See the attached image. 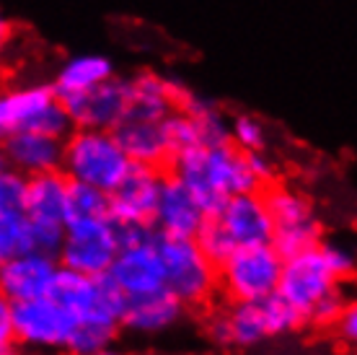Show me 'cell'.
I'll list each match as a JSON object with an SVG mask.
<instances>
[{"label":"cell","instance_id":"cell-4","mask_svg":"<svg viewBox=\"0 0 357 355\" xmlns=\"http://www.w3.org/2000/svg\"><path fill=\"white\" fill-rule=\"evenodd\" d=\"M47 296L70 306L78 314V321H101V324L122 327L125 296L109 280L107 273L104 275H83L70 267L57 265Z\"/></svg>","mask_w":357,"mask_h":355},{"label":"cell","instance_id":"cell-11","mask_svg":"<svg viewBox=\"0 0 357 355\" xmlns=\"http://www.w3.org/2000/svg\"><path fill=\"white\" fill-rule=\"evenodd\" d=\"M213 215L236 247L272 244L275 221L269 215V208L261 192H241V195L225 197V203Z\"/></svg>","mask_w":357,"mask_h":355},{"label":"cell","instance_id":"cell-34","mask_svg":"<svg viewBox=\"0 0 357 355\" xmlns=\"http://www.w3.org/2000/svg\"><path fill=\"white\" fill-rule=\"evenodd\" d=\"M349 298L344 296V288L340 285H334L329 294L321 296L319 301L313 303L311 311H308V324H316V327H331L334 319L340 317V311L344 309V303Z\"/></svg>","mask_w":357,"mask_h":355},{"label":"cell","instance_id":"cell-8","mask_svg":"<svg viewBox=\"0 0 357 355\" xmlns=\"http://www.w3.org/2000/svg\"><path fill=\"white\" fill-rule=\"evenodd\" d=\"M107 275L125 298H137V296L163 291L166 277H163V262L158 247H155V236L119 247Z\"/></svg>","mask_w":357,"mask_h":355},{"label":"cell","instance_id":"cell-3","mask_svg":"<svg viewBox=\"0 0 357 355\" xmlns=\"http://www.w3.org/2000/svg\"><path fill=\"white\" fill-rule=\"evenodd\" d=\"M282 257L272 244L236 247L218 265V288L228 301H259L275 294Z\"/></svg>","mask_w":357,"mask_h":355},{"label":"cell","instance_id":"cell-16","mask_svg":"<svg viewBox=\"0 0 357 355\" xmlns=\"http://www.w3.org/2000/svg\"><path fill=\"white\" fill-rule=\"evenodd\" d=\"M202 174H205L207 184L223 197L241 195V192H261V184L251 174L243 151H238L233 143L205 148Z\"/></svg>","mask_w":357,"mask_h":355},{"label":"cell","instance_id":"cell-14","mask_svg":"<svg viewBox=\"0 0 357 355\" xmlns=\"http://www.w3.org/2000/svg\"><path fill=\"white\" fill-rule=\"evenodd\" d=\"M0 148L6 153L10 169L21 171L24 177L42 174V171H57L63 166V140L34 133V130L8 133L0 140Z\"/></svg>","mask_w":357,"mask_h":355},{"label":"cell","instance_id":"cell-9","mask_svg":"<svg viewBox=\"0 0 357 355\" xmlns=\"http://www.w3.org/2000/svg\"><path fill=\"white\" fill-rule=\"evenodd\" d=\"M57 99L65 104L75 127L114 130L119 122H125L127 115V78L112 75L89 91L65 94Z\"/></svg>","mask_w":357,"mask_h":355},{"label":"cell","instance_id":"cell-41","mask_svg":"<svg viewBox=\"0 0 357 355\" xmlns=\"http://www.w3.org/2000/svg\"><path fill=\"white\" fill-rule=\"evenodd\" d=\"M16 340H13V327L10 319H0V355H10L16 350Z\"/></svg>","mask_w":357,"mask_h":355},{"label":"cell","instance_id":"cell-27","mask_svg":"<svg viewBox=\"0 0 357 355\" xmlns=\"http://www.w3.org/2000/svg\"><path fill=\"white\" fill-rule=\"evenodd\" d=\"M261 303V314H264V324H267V338H287V335H295L308 324L301 311L290 306V303L277 294H269L264 298H259Z\"/></svg>","mask_w":357,"mask_h":355},{"label":"cell","instance_id":"cell-15","mask_svg":"<svg viewBox=\"0 0 357 355\" xmlns=\"http://www.w3.org/2000/svg\"><path fill=\"white\" fill-rule=\"evenodd\" d=\"M184 303L171 294L169 288L155 291L137 298H125V311H122V329L137 332V335H161L166 329L176 327L184 317Z\"/></svg>","mask_w":357,"mask_h":355},{"label":"cell","instance_id":"cell-21","mask_svg":"<svg viewBox=\"0 0 357 355\" xmlns=\"http://www.w3.org/2000/svg\"><path fill=\"white\" fill-rule=\"evenodd\" d=\"M112 75H114V62L109 60L107 55H73L60 65V71L54 73L52 89L57 96L78 94V91L93 89L96 83L112 78Z\"/></svg>","mask_w":357,"mask_h":355},{"label":"cell","instance_id":"cell-5","mask_svg":"<svg viewBox=\"0 0 357 355\" xmlns=\"http://www.w3.org/2000/svg\"><path fill=\"white\" fill-rule=\"evenodd\" d=\"M116 252H119V231L112 215L68 218L57 262L83 275H104Z\"/></svg>","mask_w":357,"mask_h":355},{"label":"cell","instance_id":"cell-38","mask_svg":"<svg viewBox=\"0 0 357 355\" xmlns=\"http://www.w3.org/2000/svg\"><path fill=\"white\" fill-rule=\"evenodd\" d=\"M331 329L337 332L340 342H344L347 347H355V342H357V306L352 298L344 303V309H342L340 317L334 319Z\"/></svg>","mask_w":357,"mask_h":355},{"label":"cell","instance_id":"cell-43","mask_svg":"<svg viewBox=\"0 0 357 355\" xmlns=\"http://www.w3.org/2000/svg\"><path fill=\"white\" fill-rule=\"evenodd\" d=\"M8 166V161H6V153H3V148H0V171Z\"/></svg>","mask_w":357,"mask_h":355},{"label":"cell","instance_id":"cell-26","mask_svg":"<svg viewBox=\"0 0 357 355\" xmlns=\"http://www.w3.org/2000/svg\"><path fill=\"white\" fill-rule=\"evenodd\" d=\"M122 335L119 324H101V321H78L75 332L68 340V353L73 355H101L109 353Z\"/></svg>","mask_w":357,"mask_h":355},{"label":"cell","instance_id":"cell-10","mask_svg":"<svg viewBox=\"0 0 357 355\" xmlns=\"http://www.w3.org/2000/svg\"><path fill=\"white\" fill-rule=\"evenodd\" d=\"M166 169L132 164L125 179L109 192V215L116 223H151Z\"/></svg>","mask_w":357,"mask_h":355},{"label":"cell","instance_id":"cell-12","mask_svg":"<svg viewBox=\"0 0 357 355\" xmlns=\"http://www.w3.org/2000/svg\"><path fill=\"white\" fill-rule=\"evenodd\" d=\"M205 218V210L199 208L197 197L189 192L187 184L166 171L158 200H155V210H153V229L163 236H189V239H195V233L199 231Z\"/></svg>","mask_w":357,"mask_h":355},{"label":"cell","instance_id":"cell-28","mask_svg":"<svg viewBox=\"0 0 357 355\" xmlns=\"http://www.w3.org/2000/svg\"><path fill=\"white\" fill-rule=\"evenodd\" d=\"M324 241V223L316 215L311 221L295 223V226H285V229H275L272 236V247L280 252V257H293L298 252L311 247H319Z\"/></svg>","mask_w":357,"mask_h":355},{"label":"cell","instance_id":"cell-40","mask_svg":"<svg viewBox=\"0 0 357 355\" xmlns=\"http://www.w3.org/2000/svg\"><path fill=\"white\" fill-rule=\"evenodd\" d=\"M205 332H207V338H210V342H213V345H218V347H231L228 321H225V314H223V311H218V314H213V317L207 319Z\"/></svg>","mask_w":357,"mask_h":355},{"label":"cell","instance_id":"cell-29","mask_svg":"<svg viewBox=\"0 0 357 355\" xmlns=\"http://www.w3.org/2000/svg\"><path fill=\"white\" fill-rule=\"evenodd\" d=\"M109 215V192L86 182L70 179L68 184V218H91Z\"/></svg>","mask_w":357,"mask_h":355},{"label":"cell","instance_id":"cell-23","mask_svg":"<svg viewBox=\"0 0 357 355\" xmlns=\"http://www.w3.org/2000/svg\"><path fill=\"white\" fill-rule=\"evenodd\" d=\"M264 195V203L269 208V215L275 221V229H285V226H295V223H303L316 218V208H313L311 197L303 195L301 189L287 184H280V182H272L261 189Z\"/></svg>","mask_w":357,"mask_h":355},{"label":"cell","instance_id":"cell-36","mask_svg":"<svg viewBox=\"0 0 357 355\" xmlns=\"http://www.w3.org/2000/svg\"><path fill=\"white\" fill-rule=\"evenodd\" d=\"M31 231H34V252L57 257V252H60V247H63L65 223L36 221V218H31Z\"/></svg>","mask_w":357,"mask_h":355},{"label":"cell","instance_id":"cell-42","mask_svg":"<svg viewBox=\"0 0 357 355\" xmlns=\"http://www.w3.org/2000/svg\"><path fill=\"white\" fill-rule=\"evenodd\" d=\"M10 39H13V27H10V21L3 13H0V57L6 55V50H8Z\"/></svg>","mask_w":357,"mask_h":355},{"label":"cell","instance_id":"cell-32","mask_svg":"<svg viewBox=\"0 0 357 355\" xmlns=\"http://www.w3.org/2000/svg\"><path fill=\"white\" fill-rule=\"evenodd\" d=\"M195 241L199 244V249L205 252L207 257L213 259L215 265H220L233 249H236V244L231 241V236L225 233V229L218 223L215 215H207L205 221H202L199 231L195 233Z\"/></svg>","mask_w":357,"mask_h":355},{"label":"cell","instance_id":"cell-33","mask_svg":"<svg viewBox=\"0 0 357 355\" xmlns=\"http://www.w3.org/2000/svg\"><path fill=\"white\" fill-rule=\"evenodd\" d=\"M163 135H166V143H169L171 156L181 148H189V145H199L197 143L195 133V122L189 119V115H184L181 109H171L169 115L161 119Z\"/></svg>","mask_w":357,"mask_h":355},{"label":"cell","instance_id":"cell-20","mask_svg":"<svg viewBox=\"0 0 357 355\" xmlns=\"http://www.w3.org/2000/svg\"><path fill=\"white\" fill-rule=\"evenodd\" d=\"M52 83H31L21 89H8L0 94V140L8 133L26 130L31 117L54 99Z\"/></svg>","mask_w":357,"mask_h":355},{"label":"cell","instance_id":"cell-22","mask_svg":"<svg viewBox=\"0 0 357 355\" xmlns=\"http://www.w3.org/2000/svg\"><path fill=\"white\" fill-rule=\"evenodd\" d=\"M181 112L189 115V119L195 122L197 143L202 148H213V145H225L231 143V117L225 115L223 107L207 96H197L195 91L187 96V101L181 104Z\"/></svg>","mask_w":357,"mask_h":355},{"label":"cell","instance_id":"cell-19","mask_svg":"<svg viewBox=\"0 0 357 355\" xmlns=\"http://www.w3.org/2000/svg\"><path fill=\"white\" fill-rule=\"evenodd\" d=\"M68 184L63 169L42 171L26 177L24 192V213L36 221H68Z\"/></svg>","mask_w":357,"mask_h":355},{"label":"cell","instance_id":"cell-35","mask_svg":"<svg viewBox=\"0 0 357 355\" xmlns=\"http://www.w3.org/2000/svg\"><path fill=\"white\" fill-rule=\"evenodd\" d=\"M24 192H26V177L21 171L10 169V166L0 171V213L21 210L24 208Z\"/></svg>","mask_w":357,"mask_h":355},{"label":"cell","instance_id":"cell-13","mask_svg":"<svg viewBox=\"0 0 357 355\" xmlns=\"http://www.w3.org/2000/svg\"><path fill=\"white\" fill-rule=\"evenodd\" d=\"M57 265H60L57 257H50L42 252H29V254H18L0 262V294L10 303L47 296Z\"/></svg>","mask_w":357,"mask_h":355},{"label":"cell","instance_id":"cell-7","mask_svg":"<svg viewBox=\"0 0 357 355\" xmlns=\"http://www.w3.org/2000/svg\"><path fill=\"white\" fill-rule=\"evenodd\" d=\"M334 285H340V280L326 265V257H324L321 244H319V247L303 249L293 257L282 259L277 294L308 319V311L313 303L329 294Z\"/></svg>","mask_w":357,"mask_h":355},{"label":"cell","instance_id":"cell-31","mask_svg":"<svg viewBox=\"0 0 357 355\" xmlns=\"http://www.w3.org/2000/svg\"><path fill=\"white\" fill-rule=\"evenodd\" d=\"M231 143L238 151H267V127L259 117L238 112V115L231 117Z\"/></svg>","mask_w":357,"mask_h":355},{"label":"cell","instance_id":"cell-37","mask_svg":"<svg viewBox=\"0 0 357 355\" xmlns=\"http://www.w3.org/2000/svg\"><path fill=\"white\" fill-rule=\"evenodd\" d=\"M321 252L326 257V265L331 267V273L337 275L340 283H349L355 277V254H352V249L321 241Z\"/></svg>","mask_w":357,"mask_h":355},{"label":"cell","instance_id":"cell-1","mask_svg":"<svg viewBox=\"0 0 357 355\" xmlns=\"http://www.w3.org/2000/svg\"><path fill=\"white\" fill-rule=\"evenodd\" d=\"M132 161L127 159L114 130H96V127H75L63 140V174L75 182L93 184L104 192H112Z\"/></svg>","mask_w":357,"mask_h":355},{"label":"cell","instance_id":"cell-25","mask_svg":"<svg viewBox=\"0 0 357 355\" xmlns=\"http://www.w3.org/2000/svg\"><path fill=\"white\" fill-rule=\"evenodd\" d=\"M29 252H34V231L31 218L24 213V208L0 213V262Z\"/></svg>","mask_w":357,"mask_h":355},{"label":"cell","instance_id":"cell-24","mask_svg":"<svg viewBox=\"0 0 357 355\" xmlns=\"http://www.w3.org/2000/svg\"><path fill=\"white\" fill-rule=\"evenodd\" d=\"M223 314L228 321L231 347L251 350V347L261 345L264 340H269L259 301H231V309Z\"/></svg>","mask_w":357,"mask_h":355},{"label":"cell","instance_id":"cell-39","mask_svg":"<svg viewBox=\"0 0 357 355\" xmlns=\"http://www.w3.org/2000/svg\"><path fill=\"white\" fill-rule=\"evenodd\" d=\"M243 159L249 164L254 179L261 184V189L277 179V166H275V161L267 156V151H243Z\"/></svg>","mask_w":357,"mask_h":355},{"label":"cell","instance_id":"cell-17","mask_svg":"<svg viewBox=\"0 0 357 355\" xmlns=\"http://www.w3.org/2000/svg\"><path fill=\"white\" fill-rule=\"evenodd\" d=\"M114 138L119 140L122 151L132 164H145V166H158L166 169L171 159L169 143L163 135L161 119H125L114 127Z\"/></svg>","mask_w":357,"mask_h":355},{"label":"cell","instance_id":"cell-18","mask_svg":"<svg viewBox=\"0 0 357 355\" xmlns=\"http://www.w3.org/2000/svg\"><path fill=\"white\" fill-rule=\"evenodd\" d=\"M174 107L171 101V78L155 71H137L127 75V115L125 119H153L158 122Z\"/></svg>","mask_w":357,"mask_h":355},{"label":"cell","instance_id":"cell-6","mask_svg":"<svg viewBox=\"0 0 357 355\" xmlns=\"http://www.w3.org/2000/svg\"><path fill=\"white\" fill-rule=\"evenodd\" d=\"M10 327L16 345L36 350H65L68 340L78 327V314L54 301L52 296H39L10 303Z\"/></svg>","mask_w":357,"mask_h":355},{"label":"cell","instance_id":"cell-2","mask_svg":"<svg viewBox=\"0 0 357 355\" xmlns=\"http://www.w3.org/2000/svg\"><path fill=\"white\" fill-rule=\"evenodd\" d=\"M155 247L163 262L166 288L184 303V309H199L213 301L218 291V265L195 239L155 231Z\"/></svg>","mask_w":357,"mask_h":355},{"label":"cell","instance_id":"cell-30","mask_svg":"<svg viewBox=\"0 0 357 355\" xmlns=\"http://www.w3.org/2000/svg\"><path fill=\"white\" fill-rule=\"evenodd\" d=\"M26 130H34V133H42V135H50V138H57V140H65V138L75 130V124H73V117L68 115L65 104L54 96V99H50L34 117H31V122H29Z\"/></svg>","mask_w":357,"mask_h":355}]
</instances>
